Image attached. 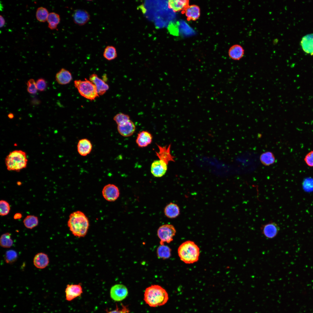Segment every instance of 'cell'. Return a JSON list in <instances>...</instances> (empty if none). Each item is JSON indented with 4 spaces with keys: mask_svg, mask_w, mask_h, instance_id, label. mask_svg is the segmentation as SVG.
<instances>
[{
    "mask_svg": "<svg viewBox=\"0 0 313 313\" xmlns=\"http://www.w3.org/2000/svg\"><path fill=\"white\" fill-rule=\"evenodd\" d=\"M67 225L72 234L80 238L83 237L86 234L89 223L88 218L84 213L77 211L70 214Z\"/></svg>",
    "mask_w": 313,
    "mask_h": 313,
    "instance_id": "obj_1",
    "label": "cell"
},
{
    "mask_svg": "<svg viewBox=\"0 0 313 313\" xmlns=\"http://www.w3.org/2000/svg\"><path fill=\"white\" fill-rule=\"evenodd\" d=\"M169 299L168 293L158 285H152L147 288L144 294V300L146 304L155 307L165 304Z\"/></svg>",
    "mask_w": 313,
    "mask_h": 313,
    "instance_id": "obj_2",
    "label": "cell"
},
{
    "mask_svg": "<svg viewBox=\"0 0 313 313\" xmlns=\"http://www.w3.org/2000/svg\"><path fill=\"white\" fill-rule=\"evenodd\" d=\"M26 153L21 150H16L10 152L5 159L7 169L10 171H20L25 168L28 163Z\"/></svg>",
    "mask_w": 313,
    "mask_h": 313,
    "instance_id": "obj_3",
    "label": "cell"
},
{
    "mask_svg": "<svg viewBox=\"0 0 313 313\" xmlns=\"http://www.w3.org/2000/svg\"><path fill=\"white\" fill-rule=\"evenodd\" d=\"M180 259L187 264L193 263L199 259L200 249L193 241H188L182 243L178 250Z\"/></svg>",
    "mask_w": 313,
    "mask_h": 313,
    "instance_id": "obj_4",
    "label": "cell"
},
{
    "mask_svg": "<svg viewBox=\"0 0 313 313\" xmlns=\"http://www.w3.org/2000/svg\"><path fill=\"white\" fill-rule=\"evenodd\" d=\"M74 84L80 95L84 98L92 101L99 97L95 85L87 79L75 80Z\"/></svg>",
    "mask_w": 313,
    "mask_h": 313,
    "instance_id": "obj_5",
    "label": "cell"
},
{
    "mask_svg": "<svg viewBox=\"0 0 313 313\" xmlns=\"http://www.w3.org/2000/svg\"><path fill=\"white\" fill-rule=\"evenodd\" d=\"M176 233V229L172 225L167 224L160 227L157 230V235L160 239V245H164V242L170 243L173 241Z\"/></svg>",
    "mask_w": 313,
    "mask_h": 313,
    "instance_id": "obj_6",
    "label": "cell"
},
{
    "mask_svg": "<svg viewBox=\"0 0 313 313\" xmlns=\"http://www.w3.org/2000/svg\"><path fill=\"white\" fill-rule=\"evenodd\" d=\"M128 290L126 287L121 284H116L111 288L110 294L112 299L120 301L124 299L128 295Z\"/></svg>",
    "mask_w": 313,
    "mask_h": 313,
    "instance_id": "obj_7",
    "label": "cell"
},
{
    "mask_svg": "<svg viewBox=\"0 0 313 313\" xmlns=\"http://www.w3.org/2000/svg\"><path fill=\"white\" fill-rule=\"evenodd\" d=\"M102 195L106 201L112 202L119 197L120 192L118 187L114 184H108L105 185L102 190Z\"/></svg>",
    "mask_w": 313,
    "mask_h": 313,
    "instance_id": "obj_8",
    "label": "cell"
},
{
    "mask_svg": "<svg viewBox=\"0 0 313 313\" xmlns=\"http://www.w3.org/2000/svg\"><path fill=\"white\" fill-rule=\"evenodd\" d=\"M260 229L262 234L266 238L269 239L275 237L280 230V228L278 225L275 222L271 221L262 225Z\"/></svg>",
    "mask_w": 313,
    "mask_h": 313,
    "instance_id": "obj_9",
    "label": "cell"
},
{
    "mask_svg": "<svg viewBox=\"0 0 313 313\" xmlns=\"http://www.w3.org/2000/svg\"><path fill=\"white\" fill-rule=\"evenodd\" d=\"M168 163L161 159L155 160L152 163L151 166V172L155 177H160L166 173Z\"/></svg>",
    "mask_w": 313,
    "mask_h": 313,
    "instance_id": "obj_10",
    "label": "cell"
},
{
    "mask_svg": "<svg viewBox=\"0 0 313 313\" xmlns=\"http://www.w3.org/2000/svg\"><path fill=\"white\" fill-rule=\"evenodd\" d=\"M65 292L66 300L70 301L81 296L83 293L82 288L80 284H68Z\"/></svg>",
    "mask_w": 313,
    "mask_h": 313,
    "instance_id": "obj_11",
    "label": "cell"
},
{
    "mask_svg": "<svg viewBox=\"0 0 313 313\" xmlns=\"http://www.w3.org/2000/svg\"><path fill=\"white\" fill-rule=\"evenodd\" d=\"M72 17L74 23L79 26H83L90 20V16L86 10L81 9H77L73 12Z\"/></svg>",
    "mask_w": 313,
    "mask_h": 313,
    "instance_id": "obj_12",
    "label": "cell"
},
{
    "mask_svg": "<svg viewBox=\"0 0 313 313\" xmlns=\"http://www.w3.org/2000/svg\"><path fill=\"white\" fill-rule=\"evenodd\" d=\"M89 80L95 85L99 95L104 94L109 89L108 85L96 74H91Z\"/></svg>",
    "mask_w": 313,
    "mask_h": 313,
    "instance_id": "obj_13",
    "label": "cell"
},
{
    "mask_svg": "<svg viewBox=\"0 0 313 313\" xmlns=\"http://www.w3.org/2000/svg\"><path fill=\"white\" fill-rule=\"evenodd\" d=\"M117 129L119 133L124 137H129L133 134L136 130L134 122L130 120L121 125H117Z\"/></svg>",
    "mask_w": 313,
    "mask_h": 313,
    "instance_id": "obj_14",
    "label": "cell"
},
{
    "mask_svg": "<svg viewBox=\"0 0 313 313\" xmlns=\"http://www.w3.org/2000/svg\"><path fill=\"white\" fill-rule=\"evenodd\" d=\"M152 139V136L150 132L147 131L143 130L138 133L136 142L139 147H145L151 143Z\"/></svg>",
    "mask_w": 313,
    "mask_h": 313,
    "instance_id": "obj_15",
    "label": "cell"
},
{
    "mask_svg": "<svg viewBox=\"0 0 313 313\" xmlns=\"http://www.w3.org/2000/svg\"><path fill=\"white\" fill-rule=\"evenodd\" d=\"M157 145L159 148V151L156 152V155L159 159L163 160L168 163L170 161H174V157L170 153V144L168 146H161L158 144H157Z\"/></svg>",
    "mask_w": 313,
    "mask_h": 313,
    "instance_id": "obj_16",
    "label": "cell"
},
{
    "mask_svg": "<svg viewBox=\"0 0 313 313\" xmlns=\"http://www.w3.org/2000/svg\"><path fill=\"white\" fill-rule=\"evenodd\" d=\"M92 148L91 142L86 138L79 140L77 145V151L82 156H85L89 154L92 150Z\"/></svg>",
    "mask_w": 313,
    "mask_h": 313,
    "instance_id": "obj_17",
    "label": "cell"
},
{
    "mask_svg": "<svg viewBox=\"0 0 313 313\" xmlns=\"http://www.w3.org/2000/svg\"><path fill=\"white\" fill-rule=\"evenodd\" d=\"M228 55L232 59L239 60L242 58L245 54V50L242 46L238 44H234L229 48Z\"/></svg>",
    "mask_w": 313,
    "mask_h": 313,
    "instance_id": "obj_18",
    "label": "cell"
},
{
    "mask_svg": "<svg viewBox=\"0 0 313 313\" xmlns=\"http://www.w3.org/2000/svg\"><path fill=\"white\" fill-rule=\"evenodd\" d=\"M55 78L59 84L64 85L69 83L72 80V77L70 71L62 68L56 74Z\"/></svg>",
    "mask_w": 313,
    "mask_h": 313,
    "instance_id": "obj_19",
    "label": "cell"
},
{
    "mask_svg": "<svg viewBox=\"0 0 313 313\" xmlns=\"http://www.w3.org/2000/svg\"><path fill=\"white\" fill-rule=\"evenodd\" d=\"M185 14L188 21H195L197 19L200 15L199 7L196 5L188 6L185 10Z\"/></svg>",
    "mask_w": 313,
    "mask_h": 313,
    "instance_id": "obj_20",
    "label": "cell"
},
{
    "mask_svg": "<svg viewBox=\"0 0 313 313\" xmlns=\"http://www.w3.org/2000/svg\"><path fill=\"white\" fill-rule=\"evenodd\" d=\"M49 259L47 254L43 253L36 254L33 259L34 265L39 269H43L46 267L49 263Z\"/></svg>",
    "mask_w": 313,
    "mask_h": 313,
    "instance_id": "obj_21",
    "label": "cell"
},
{
    "mask_svg": "<svg viewBox=\"0 0 313 313\" xmlns=\"http://www.w3.org/2000/svg\"><path fill=\"white\" fill-rule=\"evenodd\" d=\"M301 44L303 51L310 54H313V34H307L304 36L301 41Z\"/></svg>",
    "mask_w": 313,
    "mask_h": 313,
    "instance_id": "obj_22",
    "label": "cell"
},
{
    "mask_svg": "<svg viewBox=\"0 0 313 313\" xmlns=\"http://www.w3.org/2000/svg\"><path fill=\"white\" fill-rule=\"evenodd\" d=\"M189 3L188 0H170L168 2L169 7L175 12L185 10Z\"/></svg>",
    "mask_w": 313,
    "mask_h": 313,
    "instance_id": "obj_23",
    "label": "cell"
},
{
    "mask_svg": "<svg viewBox=\"0 0 313 313\" xmlns=\"http://www.w3.org/2000/svg\"><path fill=\"white\" fill-rule=\"evenodd\" d=\"M164 212L167 217L170 219L174 218L179 215L180 209L177 204L170 203L165 207Z\"/></svg>",
    "mask_w": 313,
    "mask_h": 313,
    "instance_id": "obj_24",
    "label": "cell"
},
{
    "mask_svg": "<svg viewBox=\"0 0 313 313\" xmlns=\"http://www.w3.org/2000/svg\"><path fill=\"white\" fill-rule=\"evenodd\" d=\"M260 160L262 164L265 166H270L274 164L275 161L273 154L270 151L262 154L260 156Z\"/></svg>",
    "mask_w": 313,
    "mask_h": 313,
    "instance_id": "obj_25",
    "label": "cell"
},
{
    "mask_svg": "<svg viewBox=\"0 0 313 313\" xmlns=\"http://www.w3.org/2000/svg\"><path fill=\"white\" fill-rule=\"evenodd\" d=\"M23 223L26 228L31 229L38 225V218L37 216L34 215H28L24 219Z\"/></svg>",
    "mask_w": 313,
    "mask_h": 313,
    "instance_id": "obj_26",
    "label": "cell"
},
{
    "mask_svg": "<svg viewBox=\"0 0 313 313\" xmlns=\"http://www.w3.org/2000/svg\"><path fill=\"white\" fill-rule=\"evenodd\" d=\"M104 57L106 60L111 61L114 59L117 56L116 48L112 46H108L105 48L103 54Z\"/></svg>",
    "mask_w": 313,
    "mask_h": 313,
    "instance_id": "obj_27",
    "label": "cell"
},
{
    "mask_svg": "<svg viewBox=\"0 0 313 313\" xmlns=\"http://www.w3.org/2000/svg\"><path fill=\"white\" fill-rule=\"evenodd\" d=\"M171 249L170 248L164 245L159 246L157 250L158 257L163 259L169 258L171 255Z\"/></svg>",
    "mask_w": 313,
    "mask_h": 313,
    "instance_id": "obj_28",
    "label": "cell"
},
{
    "mask_svg": "<svg viewBox=\"0 0 313 313\" xmlns=\"http://www.w3.org/2000/svg\"><path fill=\"white\" fill-rule=\"evenodd\" d=\"M49 13L46 8L40 7L37 8L36 13V17L37 20L41 22L47 21Z\"/></svg>",
    "mask_w": 313,
    "mask_h": 313,
    "instance_id": "obj_29",
    "label": "cell"
},
{
    "mask_svg": "<svg viewBox=\"0 0 313 313\" xmlns=\"http://www.w3.org/2000/svg\"><path fill=\"white\" fill-rule=\"evenodd\" d=\"M13 244V241L11 238V234L8 232L2 234L0 238V245L3 248H10Z\"/></svg>",
    "mask_w": 313,
    "mask_h": 313,
    "instance_id": "obj_30",
    "label": "cell"
},
{
    "mask_svg": "<svg viewBox=\"0 0 313 313\" xmlns=\"http://www.w3.org/2000/svg\"><path fill=\"white\" fill-rule=\"evenodd\" d=\"M5 260L8 263H12L17 260V252L13 250H10L6 252L5 255Z\"/></svg>",
    "mask_w": 313,
    "mask_h": 313,
    "instance_id": "obj_31",
    "label": "cell"
},
{
    "mask_svg": "<svg viewBox=\"0 0 313 313\" xmlns=\"http://www.w3.org/2000/svg\"><path fill=\"white\" fill-rule=\"evenodd\" d=\"M113 119L118 125L122 124L130 120V116L122 113H119L114 117Z\"/></svg>",
    "mask_w": 313,
    "mask_h": 313,
    "instance_id": "obj_32",
    "label": "cell"
},
{
    "mask_svg": "<svg viewBox=\"0 0 313 313\" xmlns=\"http://www.w3.org/2000/svg\"><path fill=\"white\" fill-rule=\"evenodd\" d=\"M10 209L9 203L5 200H1L0 201V215L5 216L8 215Z\"/></svg>",
    "mask_w": 313,
    "mask_h": 313,
    "instance_id": "obj_33",
    "label": "cell"
},
{
    "mask_svg": "<svg viewBox=\"0 0 313 313\" xmlns=\"http://www.w3.org/2000/svg\"><path fill=\"white\" fill-rule=\"evenodd\" d=\"M48 24L55 25L57 26L60 21L59 15L54 12L50 13L47 19Z\"/></svg>",
    "mask_w": 313,
    "mask_h": 313,
    "instance_id": "obj_34",
    "label": "cell"
},
{
    "mask_svg": "<svg viewBox=\"0 0 313 313\" xmlns=\"http://www.w3.org/2000/svg\"><path fill=\"white\" fill-rule=\"evenodd\" d=\"M27 85V91L29 93L32 94H35L37 89L36 82L33 79L29 80L26 83Z\"/></svg>",
    "mask_w": 313,
    "mask_h": 313,
    "instance_id": "obj_35",
    "label": "cell"
},
{
    "mask_svg": "<svg viewBox=\"0 0 313 313\" xmlns=\"http://www.w3.org/2000/svg\"><path fill=\"white\" fill-rule=\"evenodd\" d=\"M122 307L120 308L116 306V308L113 310L109 311L108 309L106 310V313H129V310L127 306L122 304Z\"/></svg>",
    "mask_w": 313,
    "mask_h": 313,
    "instance_id": "obj_36",
    "label": "cell"
},
{
    "mask_svg": "<svg viewBox=\"0 0 313 313\" xmlns=\"http://www.w3.org/2000/svg\"><path fill=\"white\" fill-rule=\"evenodd\" d=\"M36 82L37 90L40 91H43L45 90L47 86V84L44 79L39 78Z\"/></svg>",
    "mask_w": 313,
    "mask_h": 313,
    "instance_id": "obj_37",
    "label": "cell"
},
{
    "mask_svg": "<svg viewBox=\"0 0 313 313\" xmlns=\"http://www.w3.org/2000/svg\"><path fill=\"white\" fill-rule=\"evenodd\" d=\"M304 159L308 166L313 167V151L308 153L305 156Z\"/></svg>",
    "mask_w": 313,
    "mask_h": 313,
    "instance_id": "obj_38",
    "label": "cell"
},
{
    "mask_svg": "<svg viewBox=\"0 0 313 313\" xmlns=\"http://www.w3.org/2000/svg\"><path fill=\"white\" fill-rule=\"evenodd\" d=\"M0 28H1L3 27L5 24V21L4 18L1 15L0 16Z\"/></svg>",
    "mask_w": 313,
    "mask_h": 313,
    "instance_id": "obj_39",
    "label": "cell"
},
{
    "mask_svg": "<svg viewBox=\"0 0 313 313\" xmlns=\"http://www.w3.org/2000/svg\"><path fill=\"white\" fill-rule=\"evenodd\" d=\"M22 215L21 213H17L14 214V219H21L22 217Z\"/></svg>",
    "mask_w": 313,
    "mask_h": 313,
    "instance_id": "obj_40",
    "label": "cell"
},
{
    "mask_svg": "<svg viewBox=\"0 0 313 313\" xmlns=\"http://www.w3.org/2000/svg\"><path fill=\"white\" fill-rule=\"evenodd\" d=\"M8 117L10 119H12L14 117V115L13 113H10L8 114Z\"/></svg>",
    "mask_w": 313,
    "mask_h": 313,
    "instance_id": "obj_41",
    "label": "cell"
},
{
    "mask_svg": "<svg viewBox=\"0 0 313 313\" xmlns=\"http://www.w3.org/2000/svg\"><path fill=\"white\" fill-rule=\"evenodd\" d=\"M17 183L18 185H21V183L20 181H18L17 182Z\"/></svg>",
    "mask_w": 313,
    "mask_h": 313,
    "instance_id": "obj_42",
    "label": "cell"
},
{
    "mask_svg": "<svg viewBox=\"0 0 313 313\" xmlns=\"http://www.w3.org/2000/svg\"></svg>",
    "mask_w": 313,
    "mask_h": 313,
    "instance_id": "obj_43",
    "label": "cell"
}]
</instances>
